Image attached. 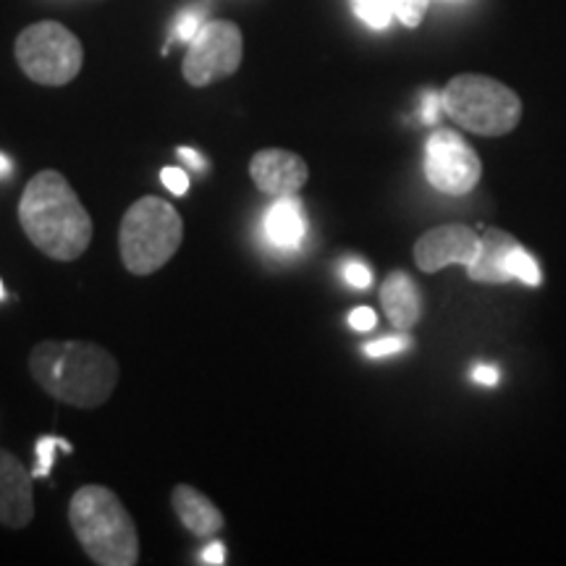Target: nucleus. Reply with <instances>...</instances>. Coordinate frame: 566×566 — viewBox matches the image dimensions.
I'll list each match as a JSON object with an SVG mask.
<instances>
[{
  "instance_id": "obj_1",
  "label": "nucleus",
  "mask_w": 566,
  "mask_h": 566,
  "mask_svg": "<svg viewBox=\"0 0 566 566\" xmlns=\"http://www.w3.org/2000/svg\"><path fill=\"white\" fill-rule=\"evenodd\" d=\"M19 223L27 239L59 263L82 258L92 242L90 212L59 171L32 176L19 200Z\"/></svg>"
},
{
  "instance_id": "obj_2",
  "label": "nucleus",
  "mask_w": 566,
  "mask_h": 566,
  "mask_svg": "<svg viewBox=\"0 0 566 566\" xmlns=\"http://www.w3.org/2000/svg\"><path fill=\"white\" fill-rule=\"evenodd\" d=\"M30 373L42 391L61 405L95 409L116 391V357L87 342H40L30 354Z\"/></svg>"
},
{
  "instance_id": "obj_3",
  "label": "nucleus",
  "mask_w": 566,
  "mask_h": 566,
  "mask_svg": "<svg viewBox=\"0 0 566 566\" xmlns=\"http://www.w3.org/2000/svg\"><path fill=\"white\" fill-rule=\"evenodd\" d=\"M69 522L84 554L97 566H134L139 562L137 525L111 488H80L71 495Z\"/></svg>"
},
{
  "instance_id": "obj_4",
  "label": "nucleus",
  "mask_w": 566,
  "mask_h": 566,
  "mask_svg": "<svg viewBox=\"0 0 566 566\" xmlns=\"http://www.w3.org/2000/svg\"><path fill=\"white\" fill-rule=\"evenodd\" d=\"M184 221L179 210L160 197H142L126 210L118 229V250L126 271L150 275L179 252Z\"/></svg>"
},
{
  "instance_id": "obj_5",
  "label": "nucleus",
  "mask_w": 566,
  "mask_h": 566,
  "mask_svg": "<svg viewBox=\"0 0 566 566\" xmlns=\"http://www.w3.org/2000/svg\"><path fill=\"white\" fill-rule=\"evenodd\" d=\"M443 95V111L467 132L480 137H501L520 124L522 103L506 84L480 74L454 76Z\"/></svg>"
},
{
  "instance_id": "obj_6",
  "label": "nucleus",
  "mask_w": 566,
  "mask_h": 566,
  "mask_svg": "<svg viewBox=\"0 0 566 566\" xmlns=\"http://www.w3.org/2000/svg\"><path fill=\"white\" fill-rule=\"evenodd\" d=\"M17 61L32 82L63 87L80 76L84 48L80 38L59 21H38L17 38Z\"/></svg>"
},
{
  "instance_id": "obj_7",
  "label": "nucleus",
  "mask_w": 566,
  "mask_h": 566,
  "mask_svg": "<svg viewBox=\"0 0 566 566\" xmlns=\"http://www.w3.org/2000/svg\"><path fill=\"white\" fill-rule=\"evenodd\" d=\"M244 59V38L233 21H205L184 55V80L192 87H208L237 74Z\"/></svg>"
},
{
  "instance_id": "obj_8",
  "label": "nucleus",
  "mask_w": 566,
  "mask_h": 566,
  "mask_svg": "<svg viewBox=\"0 0 566 566\" xmlns=\"http://www.w3.org/2000/svg\"><path fill=\"white\" fill-rule=\"evenodd\" d=\"M480 158L457 132L438 129L424 145V176L438 192L462 197L478 187Z\"/></svg>"
},
{
  "instance_id": "obj_9",
  "label": "nucleus",
  "mask_w": 566,
  "mask_h": 566,
  "mask_svg": "<svg viewBox=\"0 0 566 566\" xmlns=\"http://www.w3.org/2000/svg\"><path fill=\"white\" fill-rule=\"evenodd\" d=\"M480 252V237L470 226L449 223L422 233L415 244V263L424 273H438L449 265L470 268Z\"/></svg>"
},
{
  "instance_id": "obj_10",
  "label": "nucleus",
  "mask_w": 566,
  "mask_h": 566,
  "mask_svg": "<svg viewBox=\"0 0 566 566\" xmlns=\"http://www.w3.org/2000/svg\"><path fill=\"white\" fill-rule=\"evenodd\" d=\"M250 176L260 192L275 200V197H289L300 192L310 179V168L296 153L271 147V150L254 153L250 163Z\"/></svg>"
},
{
  "instance_id": "obj_11",
  "label": "nucleus",
  "mask_w": 566,
  "mask_h": 566,
  "mask_svg": "<svg viewBox=\"0 0 566 566\" xmlns=\"http://www.w3.org/2000/svg\"><path fill=\"white\" fill-rule=\"evenodd\" d=\"M32 472L11 451L0 449V525L21 530L34 516Z\"/></svg>"
},
{
  "instance_id": "obj_12",
  "label": "nucleus",
  "mask_w": 566,
  "mask_h": 566,
  "mask_svg": "<svg viewBox=\"0 0 566 566\" xmlns=\"http://www.w3.org/2000/svg\"><path fill=\"white\" fill-rule=\"evenodd\" d=\"M263 231L268 244L275 247V250H300L304 244V237H307V216H304L300 197H275V202L265 212Z\"/></svg>"
},
{
  "instance_id": "obj_13",
  "label": "nucleus",
  "mask_w": 566,
  "mask_h": 566,
  "mask_svg": "<svg viewBox=\"0 0 566 566\" xmlns=\"http://www.w3.org/2000/svg\"><path fill=\"white\" fill-rule=\"evenodd\" d=\"M171 504L181 525L197 537L218 535L226 525L221 509L192 485H176L171 493Z\"/></svg>"
},
{
  "instance_id": "obj_14",
  "label": "nucleus",
  "mask_w": 566,
  "mask_h": 566,
  "mask_svg": "<svg viewBox=\"0 0 566 566\" xmlns=\"http://www.w3.org/2000/svg\"><path fill=\"white\" fill-rule=\"evenodd\" d=\"M430 0H352V9L370 30H386L394 19L415 30L422 24Z\"/></svg>"
},
{
  "instance_id": "obj_15",
  "label": "nucleus",
  "mask_w": 566,
  "mask_h": 566,
  "mask_svg": "<svg viewBox=\"0 0 566 566\" xmlns=\"http://www.w3.org/2000/svg\"><path fill=\"white\" fill-rule=\"evenodd\" d=\"M380 304H384L388 321L399 331L412 328L422 315L420 292H417L415 281L401 271L388 275L384 286H380Z\"/></svg>"
},
{
  "instance_id": "obj_16",
  "label": "nucleus",
  "mask_w": 566,
  "mask_h": 566,
  "mask_svg": "<svg viewBox=\"0 0 566 566\" xmlns=\"http://www.w3.org/2000/svg\"><path fill=\"white\" fill-rule=\"evenodd\" d=\"M512 247H516V239L512 233L499 231V229H488L483 237H480V252L475 258V263L467 268L472 281L478 283H506L509 279L506 271V258L512 252Z\"/></svg>"
},
{
  "instance_id": "obj_17",
  "label": "nucleus",
  "mask_w": 566,
  "mask_h": 566,
  "mask_svg": "<svg viewBox=\"0 0 566 566\" xmlns=\"http://www.w3.org/2000/svg\"><path fill=\"white\" fill-rule=\"evenodd\" d=\"M506 271H509V279L527 283V286H537V283H541V268H537L533 254L522 250L520 244L512 247V252H509Z\"/></svg>"
},
{
  "instance_id": "obj_18",
  "label": "nucleus",
  "mask_w": 566,
  "mask_h": 566,
  "mask_svg": "<svg viewBox=\"0 0 566 566\" xmlns=\"http://www.w3.org/2000/svg\"><path fill=\"white\" fill-rule=\"evenodd\" d=\"M55 449H61L63 454H71V443L55 436H42L38 446H34V454H38V467H34V478H48L51 475V467L55 462Z\"/></svg>"
},
{
  "instance_id": "obj_19",
  "label": "nucleus",
  "mask_w": 566,
  "mask_h": 566,
  "mask_svg": "<svg viewBox=\"0 0 566 566\" xmlns=\"http://www.w3.org/2000/svg\"><path fill=\"white\" fill-rule=\"evenodd\" d=\"M205 24V11L202 9H189L179 13L174 24V38L171 40H181V42H192L197 38V32L202 30Z\"/></svg>"
},
{
  "instance_id": "obj_20",
  "label": "nucleus",
  "mask_w": 566,
  "mask_h": 566,
  "mask_svg": "<svg viewBox=\"0 0 566 566\" xmlns=\"http://www.w3.org/2000/svg\"><path fill=\"white\" fill-rule=\"evenodd\" d=\"M409 344L412 342H409L407 336H388V338H380V342L365 344V354L367 357H388V354L405 352Z\"/></svg>"
},
{
  "instance_id": "obj_21",
  "label": "nucleus",
  "mask_w": 566,
  "mask_h": 566,
  "mask_svg": "<svg viewBox=\"0 0 566 566\" xmlns=\"http://www.w3.org/2000/svg\"><path fill=\"white\" fill-rule=\"evenodd\" d=\"M160 181L166 184V189L168 192H174V195H187V189H189V176L181 171V168H163L160 171Z\"/></svg>"
},
{
  "instance_id": "obj_22",
  "label": "nucleus",
  "mask_w": 566,
  "mask_h": 566,
  "mask_svg": "<svg viewBox=\"0 0 566 566\" xmlns=\"http://www.w3.org/2000/svg\"><path fill=\"white\" fill-rule=\"evenodd\" d=\"M443 111V95L441 92H424L422 97V122L424 124H438V118H441Z\"/></svg>"
},
{
  "instance_id": "obj_23",
  "label": "nucleus",
  "mask_w": 566,
  "mask_h": 566,
  "mask_svg": "<svg viewBox=\"0 0 566 566\" xmlns=\"http://www.w3.org/2000/svg\"><path fill=\"white\" fill-rule=\"evenodd\" d=\"M344 279L354 289H367L373 283V271L363 263H346Z\"/></svg>"
},
{
  "instance_id": "obj_24",
  "label": "nucleus",
  "mask_w": 566,
  "mask_h": 566,
  "mask_svg": "<svg viewBox=\"0 0 566 566\" xmlns=\"http://www.w3.org/2000/svg\"><path fill=\"white\" fill-rule=\"evenodd\" d=\"M349 325L354 331H359V334H365V331H373L378 325V315L370 307H357L349 315Z\"/></svg>"
},
{
  "instance_id": "obj_25",
  "label": "nucleus",
  "mask_w": 566,
  "mask_h": 566,
  "mask_svg": "<svg viewBox=\"0 0 566 566\" xmlns=\"http://www.w3.org/2000/svg\"><path fill=\"white\" fill-rule=\"evenodd\" d=\"M200 562L210 564V566L226 564V546H223V543H218V541L210 543V546L200 554Z\"/></svg>"
},
{
  "instance_id": "obj_26",
  "label": "nucleus",
  "mask_w": 566,
  "mask_h": 566,
  "mask_svg": "<svg viewBox=\"0 0 566 566\" xmlns=\"http://www.w3.org/2000/svg\"><path fill=\"white\" fill-rule=\"evenodd\" d=\"M472 380H478V384L483 386H495L501 380V373L491 365H478L475 370H472Z\"/></svg>"
},
{
  "instance_id": "obj_27",
  "label": "nucleus",
  "mask_w": 566,
  "mask_h": 566,
  "mask_svg": "<svg viewBox=\"0 0 566 566\" xmlns=\"http://www.w3.org/2000/svg\"><path fill=\"white\" fill-rule=\"evenodd\" d=\"M179 158L187 163L189 168H195V171H205V166H208L202 155L197 153V150H192V147H179Z\"/></svg>"
},
{
  "instance_id": "obj_28",
  "label": "nucleus",
  "mask_w": 566,
  "mask_h": 566,
  "mask_svg": "<svg viewBox=\"0 0 566 566\" xmlns=\"http://www.w3.org/2000/svg\"><path fill=\"white\" fill-rule=\"evenodd\" d=\"M11 174H13V160L9 158V155L0 153V179H9Z\"/></svg>"
},
{
  "instance_id": "obj_29",
  "label": "nucleus",
  "mask_w": 566,
  "mask_h": 566,
  "mask_svg": "<svg viewBox=\"0 0 566 566\" xmlns=\"http://www.w3.org/2000/svg\"><path fill=\"white\" fill-rule=\"evenodd\" d=\"M6 300V289H3V281H0V302Z\"/></svg>"
},
{
  "instance_id": "obj_30",
  "label": "nucleus",
  "mask_w": 566,
  "mask_h": 566,
  "mask_svg": "<svg viewBox=\"0 0 566 566\" xmlns=\"http://www.w3.org/2000/svg\"><path fill=\"white\" fill-rule=\"evenodd\" d=\"M441 3H462V0H441Z\"/></svg>"
}]
</instances>
